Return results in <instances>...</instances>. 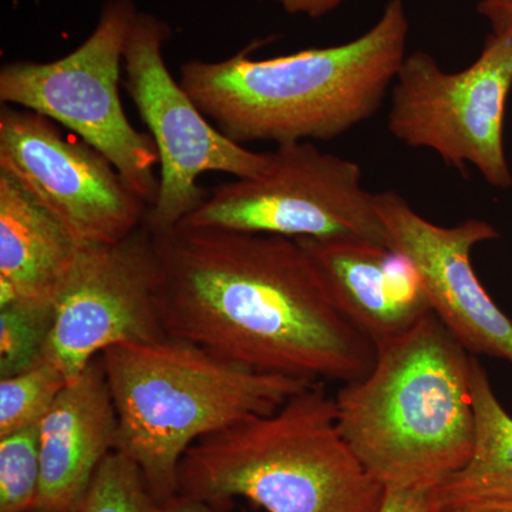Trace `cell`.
I'll return each mask as SVG.
<instances>
[{
	"instance_id": "obj_1",
	"label": "cell",
	"mask_w": 512,
	"mask_h": 512,
	"mask_svg": "<svg viewBox=\"0 0 512 512\" xmlns=\"http://www.w3.org/2000/svg\"><path fill=\"white\" fill-rule=\"evenodd\" d=\"M153 235L165 333L311 383L362 379L376 346L340 308L298 239L177 225Z\"/></svg>"
},
{
	"instance_id": "obj_2",
	"label": "cell",
	"mask_w": 512,
	"mask_h": 512,
	"mask_svg": "<svg viewBox=\"0 0 512 512\" xmlns=\"http://www.w3.org/2000/svg\"><path fill=\"white\" fill-rule=\"evenodd\" d=\"M409 30L403 0H389L375 25L350 42L261 60L252 59V45L221 62L184 63L178 82L242 146L329 141L382 107L406 59Z\"/></svg>"
},
{
	"instance_id": "obj_3",
	"label": "cell",
	"mask_w": 512,
	"mask_h": 512,
	"mask_svg": "<svg viewBox=\"0 0 512 512\" xmlns=\"http://www.w3.org/2000/svg\"><path fill=\"white\" fill-rule=\"evenodd\" d=\"M473 355L430 313L376 346L370 372L342 384L339 429L384 488H436L474 443Z\"/></svg>"
},
{
	"instance_id": "obj_4",
	"label": "cell",
	"mask_w": 512,
	"mask_h": 512,
	"mask_svg": "<svg viewBox=\"0 0 512 512\" xmlns=\"http://www.w3.org/2000/svg\"><path fill=\"white\" fill-rule=\"evenodd\" d=\"M178 488L211 508L245 498L268 512H379L386 494L343 437L323 383L192 444Z\"/></svg>"
},
{
	"instance_id": "obj_5",
	"label": "cell",
	"mask_w": 512,
	"mask_h": 512,
	"mask_svg": "<svg viewBox=\"0 0 512 512\" xmlns=\"http://www.w3.org/2000/svg\"><path fill=\"white\" fill-rule=\"evenodd\" d=\"M100 357L119 420L117 451L134 461L161 505L178 494L192 444L275 412L315 384L258 372L171 336L121 343Z\"/></svg>"
},
{
	"instance_id": "obj_6",
	"label": "cell",
	"mask_w": 512,
	"mask_h": 512,
	"mask_svg": "<svg viewBox=\"0 0 512 512\" xmlns=\"http://www.w3.org/2000/svg\"><path fill=\"white\" fill-rule=\"evenodd\" d=\"M138 10L107 0L92 35L50 63L13 62L0 69V101L42 114L103 154L148 208L160 191L154 138L127 120L120 99L121 62Z\"/></svg>"
},
{
	"instance_id": "obj_7",
	"label": "cell",
	"mask_w": 512,
	"mask_h": 512,
	"mask_svg": "<svg viewBox=\"0 0 512 512\" xmlns=\"http://www.w3.org/2000/svg\"><path fill=\"white\" fill-rule=\"evenodd\" d=\"M269 156L264 173L212 188L180 225L292 239H362L389 247L359 164L309 141L276 146Z\"/></svg>"
},
{
	"instance_id": "obj_8",
	"label": "cell",
	"mask_w": 512,
	"mask_h": 512,
	"mask_svg": "<svg viewBox=\"0 0 512 512\" xmlns=\"http://www.w3.org/2000/svg\"><path fill=\"white\" fill-rule=\"evenodd\" d=\"M512 89V29L491 32L476 62L447 73L423 50L403 60L390 90L387 126L396 140L434 151L464 171L474 165L488 184L510 188L504 119Z\"/></svg>"
},
{
	"instance_id": "obj_9",
	"label": "cell",
	"mask_w": 512,
	"mask_h": 512,
	"mask_svg": "<svg viewBox=\"0 0 512 512\" xmlns=\"http://www.w3.org/2000/svg\"><path fill=\"white\" fill-rule=\"evenodd\" d=\"M171 28L138 12L124 47L126 90L146 123L160 157V191L144 225L154 235L180 225L207 200L198 184L205 173L251 178L264 173L271 156L235 143L211 123L174 79L164 59Z\"/></svg>"
},
{
	"instance_id": "obj_10",
	"label": "cell",
	"mask_w": 512,
	"mask_h": 512,
	"mask_svg": "<svg viewBox=\"0 0 512 512\" xmlns=\"http://www.w3.org/2000/svg\"><path fill=\"white\" fill-rule=\"evenodd\" d=\"M0 171L49 211L80 247L116 244L143 227L148 205L103 154L42 114L2 104Z\"/></svg>"
},
{
	"instance_id": "obj_11",
	"label": "cell",
	"mask_w": 512,
	"mask_h": 512,
	"mask_svg": "<svg viewBox=\"0 0 512 512\" xmlns=\"http://www.w3.org/2000/svg\"><path fill=\"white\" fill-rule=\"evenodd\" d=\"M157 282L156 248L146 225L116 244L80 247L56 296L46 359L70 383L111 346L167 338Z\"/></svg>"
},
{
	"instance_id": "obj_12",
	"label": "cell",
	"mask_w": 512,
	"mask_h": 512,
	"mask_svg": "<svg viewBox=\"0 0 512 512\" xmlns=\"http://www.w3.org/2000/svg\"><path fill=\"white\" fill-rule=\"evenodd\" d=\"M375 208L389 247L416 266L431 309L473 356L512 363V320L493 301L474 271L471 252L500 238L483 220L441 227L421 217L396 191L375 194Z\"/></svg>"
},
{
	"instance_id": "obj_13",
	"label": "cell",
	"mask_w": 512,
	"mask_h": 512,
	"mask_svg": "<svg viewBox=\"0 0 512 512\" xmlns=\"http://www.w3.org/2000/svg\"><path fill=\"white\" fill-rule=\"evenodd\" d=\"M349 319L375 343L399 338L433 313L413 262L362 239L301 238Z\"/></svg>"
},
{
	"instance_id": "obj_14",
	"label": "cell",
	"mask_w": 512,
	"mask_h": 512,
	"mask_svg": "<svg viewBox=\"0 0 512 512\" xmlns=\"http://www.w3.org/2000/svg\"><path fill=\"white\" fill-rule=\"evenodd\" d=\"M119 444V420L97 357L67 383L39 424L40 487L32 512H77Z\"/></svg>"
},
{
	"instance_id": "obj_15",
	"label": "cell",
	"mask_w": 512,
	"mask_h": 512,
	"mask_svg": "<svg viewBox=\"0 0 512 512\" xmlns=\"http://www.w3.org/2000/svg\"><path fill=\"white\" fill-rule=\"evenodd\" d=\"M79 249L49 211L0 171V306L55 302Z\"/></svg>"
},
{
	"instance_id": "obj_16",
	"label": "cell",
	"mask_w": 512,
	"mask_h": 512,
	"mask_svg": "<svg viewBox=\"0 0 512 512\" xmlns=\"http://www.w3.org/2000/svg\"><path fill=\"white\" fill-rule=\"evenodd\" d=\"M474 443L467 463L433 488L440 508L488 505L512 508V416L473 357Z\"/></svg>"
},
{
	"instance_id": "obj_17",
	"label": "cell",
	"mask_w": 512,
	"mask_h": 512,
	"mask_svg": "<svg viewBox=\"0 0 512 512\" xmlns=\"http://www.w3.org/2000/svg\"><path fill=\"white\" fill-rule=\"evenodd\" d=\"M55 323V302L0 306V379L19 375L46 359Z\"/></svg>"
},
{
	"instance_id": "obj_18",
	"label": "cell",
	"mask_w": 512,
	"mask_h": 512,
	"mask_svg": "<svg viewBox=\"0 0 512 512\" xmlns=\"http://www.w3.org/2000/svg\"><path fill=\"white\" fill-rule=\"evenodd\" d=\"M67 383L59 367L47 359L19 375L0 379V437L39 426Z\"/></svg>"
},
{
	"instance_id": "obj_19",
	"label": "cell",
	"mask_w": 512,
	"mask_h": 512,
	"mask_svg": "<svg viewBox=\"0 0 512 512\" xmlns=\"http://www.w3.org/2000/svg\"><path fill=\"white\" fill-rule=\"evenodd\" d=\"M134 461L113 451L101 463L77 512H161Z\"/></svg>"
},
{
	"instance_id": "obj_20",
	"label": "cell",
	"mask_w": 512,
	"mask_h": 512,
	"mask_svg": "<svg viewBox=\"0 0 512 512\" xmlns=\"http://www.w3.org/2000/svg\"><path fill=\"white\" fill-rule=\"evenodd\" d=\"M39 487V426L0 437V512H32Z\"/></svg>"
},
{
	"instance_id": "obj_21",
	"label": "cell",
	"mask_w": 512,
	"mask_h": 512,
	"mask_svg": "<svg viewBox=\"0 0 512 512\" xmlns=\"http://www.w3.org/2000/svg\"><path fill=\"white\" fill-rule=\"evenodd\" d=\"M379 512H441L431 488H386Z\"/></svg>"
},
{
	"instance_id": "obj_22",
	"label": "cell",
	"mask_w": 512,
	"mask_h": 512,
	"mask_svg": "<svg viewBox=\"0 0 512 512\" xmlns=\"http://www.w3.org/2000/svg\"><path fill=\"white\" fill-rule=\"evenodd\" d=\"M261 2H274L291 15L319 19L338 9L346 0H261Z\"/></svg>"
},
{
	"instance_id": "obj_23",
	"label": "cell",
	"mask_w": 512,
	"mask_h": 512,
	"mask_svg": "<svg viewBox=\"0 0 512 512\" xmlns=\"http://www.w3.org/2000/svg\"><path fill=\"white\" fill-rule=\"evenodd\" d=\"M477 12L490 22L497 35L512 29V0H481Z\"/></svg>"
},
{
	"instance_id": "obj_24",
	"label": "cell",
	"mask_w": 512,
	"mask_h": 512,
	"mask_svg": "<svg viewBox=\"0 0 512 512\" xmlns=\"http://www.w3.org/2000/svg\"><path fill=\"white\" fill-rule=\"evenodd\" d=\"M161 512H214L210 505L187 495L177 494L163 505Z\"/></svg>"
},
{
	"instance_id": "obj_25",
	"label": "cell",
	"mask_w": 512,
	"mask_h": 512,
	"mask_svg": "<svg viewBox=\"0 0 512 512\" xmlns=\"http://www.w3.org/2000/svg\"><path fill=\"white\" fill-rule=\"evenodd\" d=\"M441 512H512V508L488 507V505H457V507L441 508Z\"/></svg>"
}]
</instances>
